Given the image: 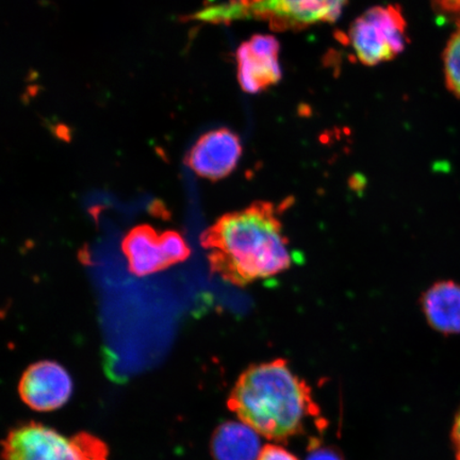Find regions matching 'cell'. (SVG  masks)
<instances>
[{
    "label": "cell",
    "instance_id": "6da1fadb",
    "mask_svg": "<svg viewBox=\"0 0 460 460\" xmlns=\"http://www.w3.org/2000/svg\"><path fill=\"white\" fill-rule=\"evenodd\" d=\"M290 205V199L279 205L258 200L218 217L200 235L211 273L245 287L289 270L292 254L281 217Z\"/></svg>",
    "mask_w": 460,
    "mask_h": 460
},
{
    "label": "cell",
    "instance_id": "7a4b0ae2",
    "mask_svg": "<svg viewBox=\"0 0 460 460\" xmlns=\"http://www.w3.org/2000/svg\"><path fill=\"white\" fill-rule=\"evenodd\" d=\"M227 405L241 422L274 442L305 434L310 421L324 423L312 387L283 358L247 367L230 391Z\"/></svg>",
    "mask_w": 460,
    "mask_h": 460
},
{
    "label": "cell",
    "instance_id": "3957f363",
    "mask_svg": "<svg viewBox=\"0 0 460 460\" xmlns=\"http://www.w3.org/2000/svg\"><path fill=\"white\" fill-rule=\"evenodd\" d=\"M347 0H232L195 15L210 22L262 20L275 31H301L318 22H335Z\"/></svg>",
    "mask_w": 460,
    "mask_h": 460
},
{
    "label": "cell",
    "instance_id": "277c9868",
    "mask_svg": "<svg viewBox=\"0 0 460 460\" xmlns=\"http://www.w3.org/2000/svg\"><path fill=\"white\" fill-rule=\"evenodd\" d=\"M3 460H108V447L94 435L66 437L31 422L10 431Z\"/></svg>",
    "mask_w": 460,
    "mask_h": 460
},
{
    "label": "cell",
    "instance_id": "5b68a950",
    "mask_svg": "<svg viewBox=\"0 0 460 460\" xmlns=\"http://www.w3.org/2000/svg\"><path fill=\"white\" fill-rule=\"evenodd\" d=\"M407 22L396 5H378L356 19L349 41L362 65L374 66L394 59L408 43Z\"/></svg>",
    "mask_w": 460,
    "mask_h": 460
},
{
    "label": "cell",
    "instance_id": "8992f818",
    "mask_svg": "<svg viewBox=\"0 0 460 460\" xmlns=\"http://www.w3.org/2000/svg\"><path fill=\"white\" fill-rule=\"evenodd\" d=\"M243 144L234 131L218 128L206 132L190 148L185 164L195 174L211 181L224 180L237 168Z\"/></svg>",
    "mask_w": 460,
    "mask_h": 460
},
{
    "label": "cell",
    "instance_id": "52a82bcc",
    "mask_svg": "<svg viewBox=\"0 0 460 460\" xmlns=\"http://www.w3.org/2000/svg\"><path fill=\"white\" fill-rule=\"evenodd\" d=\"M19 393L22 400L33 411L59 410L71 398L72 377L58 362L39 361L22 374Z\"/></svg>",
    "mask_w": 460,
    "mask_h": 460
},
{
    "label": "cell",
    "instance_id": "ba28073f",
    "mask_svg": "<svg viewBox=\"0 0 460 460\" xmlns=\"http://www.w3.org/2000/svg\"><path fill=\"white\" fill-rule=\"evenodd\" d=\"M280 45L269 34H256L237 50L238 80L246 93L258 94L279 83Z\"/></svg>",
    "mask_w": 460,
    "mask_h": 460
},
{
    "label": "cell",
    "instance_id": "9c48e42d",
    "mask_svg": "<svg viewBox=\"0 0 460 460\" xmlns=\"http://www.w3.org/2000/svg\"><path fill=\"white\" fill-rule=\"evenodd\" d=\"M122 251L128 258L129 272L139 278L171 267L161 234L152 226H139L132 228L125 235Z\"/></svg>",
    "mask_w": 460,
    "mask_h": 460
},
{
    "label": "cell",
    "instance_id": "30bf717a",
    "mask_svg": "<svg viewBox=\"0 0 460 460\" xmlns=\"http://www.w3.org/2000/svg\"><path fill=\"white\" fill-rule=\"evenodd\" d=\"M422 308L430 326L444 333L460 332V286L440 281L424 293Z\"/></svg>",
    "mask_w": 460,
    "mask_h": 460
},
{
    "label": "cell",
    "instance_id": "8fae6325",
    "mask_svg": "<svg viewBox=\"0 0 460 460\" xmlns=\"http://www.w3.org/2000/svg\"><path fill=\"white\" fill-rule=\"evenodd\" d=\"M261 448L259 435L243 422L223 423L212 436L215 460H257Z\"/></svg>",
    "mask_w": 460,
    "mask_h": 460
},
{
    "label": "cell",
    "instance_id": "7c38bea8",
    "mask_svg": "<svg viewBox=\"0 0 460 460\" xmlns=\"http://www.w3.org/2000/svg\"><path fill=\"white\" fill-rule=\"evenodd\" d=\"M442 60L447 88L460 100V17L447 42Z\"/></svg>",
    "mask_w": 460,
    "mask_h": 460
},
{
    "label": "cell",
    "instance_id": "4fadbf2b",
    "mask_svg": "<svg viewBox=\"0 0 460 460\" xmlns=\"http://www.w3.org/2000/svg\"><path fill=\"white\" fill-rule=\"evenodd\" d=\"M161 240H163L165 256L168 258L171 267L186 261L191 254L185 239L175 230H166V232L161 234Z\"/></svg>",
    "mask_w": 460,
    "mask_h": 460
},
{
    "label": "cell",
    "instance_id": "5bb4252c",
    "mask_svg": "<svg viewBox=\"0 0 460 460\" xmlns=\"http://www.w3.org/2000/svg\"><path fill=\"white\" fill-rule=\"evenodd\" d=\"M308 451L306 460H344L341 451L336 447L322 445L318 438L310 439Z\"/></svg>",
    "mask_w": 460,
    "mask_h": 460
},
{
    "label": "cell",
    "instance_id": "9a60e30c",
    "mask_svg": "<svg viewBox=\"0 0 460 460\" xmlns=\"http://www.w3.org/2000/svg\"><path fill=\"white\" fill-rule=\"evenodd\" d=\"M257 460H298V458L279 445H266L262 447Z\"/></svg>",
    "mask_w": 460,
    "mask_h": 460
},
{
    "label": "cell",
    "instance_id": "2e32d148",
    "mask_svg": "<svg viewBox=\"0 0 460 460\" xmlns=\"http://www.w3.org/2000/svg\"><path fill=\"white\" fill-rule=\"evenodd\" d=\"M431 4L437 13L459 19L460 0H431Z\"/></svg>",
    "mask_w": 460,
    "mask_h": 460
},
{
    "label": "cell",
    "instance_id": "e0dca14e",
    "mask_svg": "<svg viewBox=\"0 0 460 460\" xmlns=\"http://www.w3.org/2000/svg\"><path fill=\"white\" fill-rule=\"evenodd\" d=\"M452 441L454 450H456V460H460V411H458L456 420H454Z\"/></svg>",
    "mask_w": 460,
    "mask_h": 460
}]
</instances>
